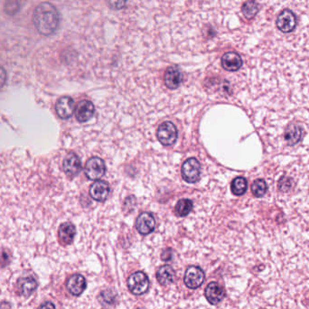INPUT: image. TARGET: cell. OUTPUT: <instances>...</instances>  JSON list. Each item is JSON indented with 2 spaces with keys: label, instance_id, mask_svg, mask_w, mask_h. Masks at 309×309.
<instances>
[{
  "label": "cell",
  "instance_id": "obj_1",
  "mask_svg": "<svg viewBox=\"0 0 309 309\" xmlns=\"http://www.w3.org/2000/svg\"><path fill=\"white\" fill-rule=\"evenodd\" d=\"M33 22L39 34L51 36L59 26L60 16L54 5L49 2H43L34 11Z\"/></svg>",
  "mask_w": 309,
  "mask_h": 309
},
{
  "label": "cell",
  "instance_id": "obj_2",
  "mask_svg": "<svg viewBox=\"0 0 309 309\" xmlns=\"http://www.w3.org/2000/svg\"><path fill=\"white\" fill-rule=\"evenodd\" d=\"M128 287L131 293L137 296L142 295L150 288V280L144 272L137 271L131 274L128 278Z\"/></svg>",
  "mask_w": 309,
  "mask_h": 309
},
{
  "label": "cell",
  "instance_id": "obj_3",
  "mask_svg": "<svg viewBox=\"0 0 309 309\" xmlns=\"http://www.w3.org/2000/svg\"><path fill=\"white\" fill-rule=\"evenodd\" d=\"M157 139L160 143L165 147H170L174 145L177 139V129L175 124L170 121H165L161 124L157 129Z\"/></svg>",
  "mask_w": 309,
  "mask_h": 309
},
{
  "label": "cell",
  "instance_id": "obj_4",
  "mask_svg": "<svg viewBox=\"0 0 309 309\" xmlns=\"http://www.w3.org/2000/svg\"><path fill=\"white\" fill-rule=\"evenodd\" d=\"M200 174H201V165L196 158L192 157L184 162V164L182 165V176L186 182L189 184L196 183L199 179Z\"/></svg>",
  "mask_w": 309,
  "mask_h": 309
},
{
  "label": "cell",
  "instance_id": "obj_5",
  "mask_svg": "<svg viewBox=\"0 0 309 309\" xmlns=\"http://www.w3.org/2000/svg\"><path fill=\"white\" fill-rule=\"evenodd\" d=\"M105 164L104 161L100 157L93 156L89 159L85 165L84 173L90 180H99L105 174Z\"/></svg>",
  "mask_w": 309,
  "mask_h": 309
},
{
  "label": "cell",
  "instance_id": "obj_6",
  "mask_svg": "<svg viewBox=\"0 0 309 309\" xmlns=\"http://www.w3.org/2000/svg\"><path fill=\"white\" fill-rule=\"evenodd\" d=\"M206 278V274L204 270L199 267L191 266L186 269L185 275V283L189 289H196L201 287Z\"/></svg>",
  "mask_w": 309,
  "mask_h": 309
},
{
  "label": "cell",
  "instance_id": "obj_7",
  "mask_svg": "<svg viewBox=\"0 0 309 309\" xmlns=\"http://www.w3.org/2000/svg\"><path fill=\"white\" fill-rule=\"evenodd\" d=\"M297 19L293 12L289 9L282 11L277 18V26L283 33H290L296 28Z\"/></svg>",
  "mask_w": 309,
  "mask_h": 309
},
{
  "label": "cell",
  "instance_id": "obj_8",
  "mask_svg": "<svg viewBox=\"0 0 309 309\" xmlns=\"http://www.w3.org/2000/svg\"><path fill=\"white\" fill-rule=\"evenodd\" d=\"M155 226L154 218L150 212H142L137 219L136 228L142 235L150 234L154 231Z\"/></svg>",
  "mask_w": 309,
  "mask_h": 309
},
{
  "label": "cell",
  "instance_id": "obj_9",
  "mask_svg": "<svg viewBox=\"0 0 309 309\" xmlns=\"http://www.w3.org/2000/svg\"><path fill=\"white\" fill-rule=\"evenodd\" d=\"M62 169L68 176L72 177L77 175L82 169V163L77 154L69 153L63 160Z\"/></svg>",
  "mask_w": 309,
  "mask_h": 309
},
{
  "label": "cell",
  "instance_id": "obj_10",
  "mask_svg": "<svg viewBox=\"0 0 309 309\" xmlns=\"http://www.w3.org/2000/svg\"><path fill=\"white\" fill-rule=\"evenodd\" d=\"M55 111L61 119H67L71 118L74 111L73 100L68 96L59 99L55 104Z\"/></svg>",
  "mask_w": 309,
  "mask_h": 309
},
{
  "label": "cell",
  "instance_id": "obj_11",
  "mask_svg": "<svg viewBox=\"0 0 309 309\" xmlns=\"http://www.w3.org/2000/svg\"><path fill=\"white\" fill-rule=\"evenodd\" d=\"M94 111L95 108L93 103L87 100H84L79 103L76 106L75 117L79 122H86L88 120H90V119H92Z\"/></svg>",
  "mask_w": 309,
  "mask_h": 309
},
{
  "label": "cell",
  "instance_id": "obj_12",
  "mask_svg": "<svg viewBox=\"0 0 309 309\" xmlns=\"http://www.w3.org/2000/svg\"><path fill=\"white\" fill-rule=\"evenodd\" d=\"M206 299L211 305H217L225 297V291L216 282H211L206 289Z\"/></svg>",
  "mask_w": 309,
  "mask_h": 309
},
{
  "label": "cell",
  "instance_id": "obj_13",
  "mask_svg": "<svg viewBox=\"0 0 309 309\" xmlns=\"http://www.w3.org/2000/svg\"><path fill=\"white\" fill-rule=\"evenodd\" d=\"M182 72L180 69L176 66L167 68L165 72V84L170 90H175L179 87L182 83Z\"/></svg>",
  "mask_w": 309,
  "mask_h": 309
},
{
  "label": "cell",
  "instance_id": "obj_14",
  "mask_svg": "<svg viewBox=\"0 0 309 309\" xmlns=\"http://www.w3.org/2000/svg\"><path fill=\"white\" fill-rule=\"evenodd\" d=\"M242 57L234 52H228L222 57V66L229 72H236L242 67Z\"/></svg>",
  "mask_w": 309,
  "mask_h": 309
},
{
  "label": "cell",
  "instance_id": "obj_15",
  "mask_svg": "<svg viewBox=\"0 0 309 309\" xmlns=\"http://www.w3.org/2000/svg\"><path fill=\"white\" fill-rule=\"evenodd\" d=\"M86 279L80 274L72 275L66 283L69 292L73 296H80L86 289Z\"/></svg>",
  "mask_w": 309,
  "mask_h": 309
},
{
  "label": "cell",
  "instance_id": "obj_16",
  "mask_svg": "<svg viewBox=\"0 0 309 309\" xmlns=\"http://www.w3.org/2000/svg\"><path fill=\"white\" fill-rule=\"evenodd\" d=\"M90 195L96 201H105L109 195V186L108 183L104 181H96L90 189Z\"/></svg>",
  "mask_w": 309,
  "mask_h": 309
},
{
  "label": "cell",
  "instance_id": "obj_17",
  "mask_svg": "<svg viewBox=\"0 0 309 309\" xmlns=\"http://www.w3.org/2000/svg\"><path fill=\"white\" fill-rule=\"evenodd\" d=\"M76 234L75 226L71 222H64L59 227L58 237L62 245H69L73 242Z\"/></svg>",
  "mask_w": 309,
  "mask_h": 309
},
{
  "label": "cell",
  "instance_id": "obj_18",
  "mask_svg": "<svg viewBox=\"0 0 309 309\" xmlns=\"http://www.w3.org/2000/svg\"><path fill=\"white\" fill-rule=\"evenodd\" d=\"M37 287V282L33 277H25L18 279L17 289L18 292L24 297H29Z\"/></svg>",
  "mask_w": 309,
  "mask_h": 309
},
{
  "label": "cell",
  "instance_id": "obj_19",
  "mask_svg": "<svg viewBox=\"0 0 309 309\" xmlns=\"http://www.w3.org/2000/svg\"><path fill=\"white\" fill-rule=\"evenodd\" d=\"M175 270L168 265L162 266L156 272L157 281L163 286L173 283V281L175 280Z\"/></svg>",
  "mask_w": 309,
  "mask_h": 309
},
{
  "label": "cell",
  "instance_id": "obj_20",
  "mask_svg": "<svg viewBox=\"0 0 309 309\" xmlns=\"http://www.w3.org/2000/svg\"><path fill=\"white\" fill-rule=\"evenodd\" d=\"M302 133H303V130L301 127L297 125H291L286 131L285 139L289 146H294L299 143V140L302 138Z\"/></svg>",
  "mask_w": 309,
  "mask_h": 309
},
{
  "label": "cell",
  "instance_id": "obj_21",
  "mask_svg": "<svg viewBox=\"0 0 309 309\" xmlns=\"http://www.w3.org/2000/svg\"><path fill=\"white\" fill-rule=\"evenodd\" d=\"M259 10V5L255 0H248L242 5V14L247 19H253Z\"/></svg>",
  "mask_w": 309,
  "mask_h": 309
},
{
  "label": "cell",
  "instance_id": "obj_22",
  "mask_svg": "<svg viewBox=\"0 0 309 309\" xmlns=\"http://www.w3.org/2000/svg\"><path fill=\"white\" fill-rule=\"evenodd\" d=\"M247 187V180L242 176L236 177L234 180L232 181V186H231L232 193L235 196H242L243 194H245Z\"/></svg>",
  "mask_w": 309,
  "mask_h": 309
},
{
  "label": "cell",
  "instance_id": "obj_23",
  "mask_svg": "<svg viewBox=\"0 0 309 309\" xmlns=\"http://www.w3.org/2000/svg\"><path fill=\"white\" fill-rule=\"evenodd\" d=\"M193 208V203L189 199H181L175 206V213L178 216L184 217L187 215Z\"/></svg>",
  "mask_w": 309,
  "mask_h": 309
},
{
  "label": "cell",
  "instance_id": "obj_24",
  "mask_svg": "<svg viewBox=\"0 0 309 309\" xmlns=\"http://www.w3.org/2000/svg\"><path fill=\"white\" fill-rule=\"evenodd\" d=\"M267 189H268L267 184L262 179H257L254 181L252 185V192L253 196L256 197H261L264 196L267 192Z\"/></svg>",
  "mask_w": 309,
  "mask_h": 309
},
{
  "label": "cell",
  "instance_id": "obj_25",
  "mask_svg": "<svg viewBox=\"0 0 309 309\" xmlns=\"http://www.w3.org/2000/svg\"><path fill=\"white\" fill-rule=\"evenodd\" d=\"M20 10V1L19 0H7L5 2L4 11L9 16L16 15Z\"/></svg>",
  "mask_w": 309,
  "mask_h": 309
},
{
  "label": "cell",
  "instance_id": "obj_26",
  "mask_svg": "<svg viewBox=\"0 0 309 309\" xmlns=\"http://www.w3.org/2000/svg\"><path fill=\"white\" fill-rule=\"evenodd\" d=\"M293 186V181L287 176H282L278 182V189L283 192H288Z\"/></svg>",
  "mask_w": 309,
  "mask_h": 309
},
{
  "label": "cell",
  "instance_id": "obj_27",
  "mask_svg": "<svg viewBox=\"0 0 309 309\" xmlns=\"http://www.w3.org/2000/svg\"><path fill=\"white\" fill-rule=\"evenodd\" d=\"M10 262V255L5 250L0 251V267L4 268Z\"/></svg>",
  "mask_w": 309,
  "mask_h": 309
},
{
  "label": "cell",
  "instance_id": "obj_28",
  "mask_svg": "<svg viewBox=\"0 0 309 309\" xmlns=\"http://www.w3.org/2000/svg\"><path fill=\"white\" fill-rule=\"evenodd\" d=\"M127 0H108V4L114 10H120L125 7Z\"/></svg>",
  "mask_w": 309,
  "mask_h": 309
},
{
  "label": "cell",
  "instance_id": "obj_29",
  "mask_svg": "<svg viewBox=\"0 0 309 309\" xmlns=\"http://www.w3.org/2000/svg\"><path fill=\"white\" fill-rule=\"evenodd\" d=\"M173 257V251L171 249H165V251L161 254V258L164 261H169Z\"/></svg>",
  "mask_w": 309,
  "mask_h": 309
},
{
  "label": "cell",
  "instance_id": "obj_30",
  "mask_svg": "<svg viewBox=\"0 0 309 309\" xmlns=\"http://www.w3.org/2000/svg\"><path fill=\"white\" fill-rule=\"evenodd\" d=\"M6 82V72L5 69L0 66V89L4 87Z\"/></svg>",
  "mask_w": 309,
  "mask_h": 309
},
{
  "label": "cell",
  "instance_id": "obj_31",
  "mask_svg": "<svg viewBox=\"0 0 309 309\" xmlns=\"http://www.w3.org/2000/svg\"><path fill=\"white\" fill-rule=\"evenodd\" d=\"M38 309H55L54 305L51 303V302H46L44 304H42Z\"/></svg>",
  "mask_w": 309,
  "mask_h": 309
},
{
  "label": "cell",
  "instance_id": "obj_32",
  "mask_svg": "<svg viewBox=\"0 0 309 309\" xmlns=\"http://www.w3.org/2000/svg\"><path fill=\"white\" fill-rule=\"evenodd\" d=\"M0 309H11V306L6 302H3L0 305Z\"/></svg>",
  "mask_w": 309,
  "mask_h": 309
}]
</instances>
